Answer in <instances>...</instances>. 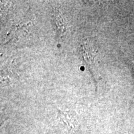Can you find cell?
<instances>
[{"label": "cell", "mask_w": 134, "mask_h": 134, "mask_svg": "<svg viewBox=\"0 0 134 134\" xmlns=\"http://www.w3.org/2000/svg\"><path fill=\"white\" fill-rule=\"evenodd\" d=\"M93 46L90 43H85L81 46V53L83 60L86 62V65L89 70L93 71V66L94 63L95 52H94Z\"/></svg>", "instance_id": "6da1fadb"}, {"label": "cell", "mask_w": 134, "mask_h": 134, "mask_svg": "<svg viewBox=\"0 0 134 134\" xmlns=\"http://www.w3.org/2000/svg\"><path fill=\"white\" fill-rule=\"evenodd\" d=\"M61 114L60 119V125H61V134H76L77 125L71 122V119H70L68 115Z\"/></svg>", "instance_id": "7a4b0ae2"}]
</instances>
